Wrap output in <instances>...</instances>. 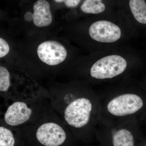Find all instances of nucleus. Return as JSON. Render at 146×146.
I'll return each mask as SVG.
<instances>
[{"label":"nucleus","instance_id":"obj_8","mask_svg":"<svg viewBox=\"0 0 146 146\" xmlns=\"http://www.w3.org/2000/svg\"><path fill=\"white\" fill-rule=\"evenodd\" d=\"M32 112V110L26 103L16 102L7 108L5 115V121L7 124L12 126L20 125L29 119Z\"/></svg>","mask_w":146,"mask_h":146},{"label":"nucleus","instance_id":"obj_16","mask_svg":"<svg viewBox=\"0 0 146 146\" xmlns=\"http://www.w3.org/2000/svg\"><path fill=\"white\" fill-rule=\"evenodd\" d=\"M24 18L26 21H31L33 19V14L30 11H28L25 14Z\"/></svg>","mask_w":146,"mask_h":146},{"label":"nucleus","instance_id":"obj_11","mask_svg":"<svg viewBox=\"0 0 146 146\" xmlns=\"http://www.w3.org/2000/svg\"><path fill=\"white\" fill-rule=\"evenodd\" d=\"M81 9L85 13L98 14L105 10L106 6L102 0H85L81 5Z\"/></svg>","mask_w":146,"mask_h":146},{"label":"nucleus","instance_id":"obj_9","mask_svg":"<svg viewBox=\"0 0 146 146\" xmlns=\"http://www.w3.org/2000/svg\"><path fill=\"white\" fill-rule=\"evenodd\" d=\"M33 22L36 26H48L52 21L50 5L46 0H38L33 6Z\"/></svg>","mask_w":146,"mask_h":146},{"label":"nucleus","instance_id":"obj_18","mask_svg":"<svg viewBox=\"0 0 146 146\" xmlns=\"http://www.w3.org/2000/svg\"><path fill=\"white\" fill-rule=\"evenodd\" d=\"M146 146V145H145V146Z\"/></svg>","mask_w":146,"mask_h":146},{"label":"nucleus","instance_id":"obj_1","mask_svg":"<svg viewBox=\"0 0 146 146\" xmlns=\"http://www.w3.org/2000/svg\"><path fill=\"white\" fill-rule=\"evenodd\" d=\"M65 91L63 100V115L65 124L75 129L95 133L99 106L96 90L91 86H86Z\"/></svg>","mask_w":146,"mask_h":146},{"label":"nucleus","instance_id":"obj_10","mask_svg":"<svg viewBox=\"0 0 146 146\" xmlns=\"http://www.w3.org/2000/svg\"><path fill=\"white\" fill-rule=\"evenodd\" d=\"M129 6L135 20L140 23L146 25L145 0H129Z\"/></svg>","mask_w":146,"mask_h":146},{"label":"nucleus","instance_id":"obj_17","mask_svg":"<svg viewBox=\"0 0 146 146\" xmlns=\"http://www.w3.org/2000/svg\"><path fill=\"white\" fill-rule=\"evenodd\" d=\"M56 2L58 3H61V2H64V1L65 0H54Z\"/></svg>","mask_w":146,"mask_h":146},{"label":"nucleus","instance_id":"obj_4","mask_svg":"<svg viewBox=\"0 0 146 146\" xmlns=\"http://www.w3.org/2000/svg\"><path fill=\"white\" fill-rule=\"evenodd\" d=\"M127 63L118 55L107 56L97 60L89 71L91 77L99 80L112 79L122 74L126 70Z\"/></svg>","mask_w":146,"mask_h":146},{"label":"nucleus","instance_id":"obj_14","mask_svg":"<svg viewBox=\"0 0 146 146\" xmlns=\"http://www.w3.org/2000/svg\"><path fill=\"white\" fill-rule=\"evenodd\" d=\"M10 48L7 42L0 37V58L5 56L9 52Z\"/></svg>","mask_w":146,"mask_h":146},{"label":"nucleus","instance_id":"obj_5","mask_svg":"<svg viewBox=\"0 0 146 146\" xmlns=\"http://www.w3.org/2000/svg\"><path fill=\"white\" fill-rule=\"evenodd\" d=\"M36 139L45 146H59L65 143L67 134L62 126L57 123H45L36 131Z\"/></svg>","mask_w":146,"mask_h":146},{"label":"nucleus","instance_id":"obj_3","mask_svg":"<svg viewBox=\"0 0 146 146\" xmlns=\"http://www.w3.org/2000/svg\"><path fill=\"white\" fill-rule=\"evenodd\" d=\"M131 121L106 124L98 121L95 127V134L109 146H134V136L129 128Z\"/></svg>","mask_w":146,"mask_h":146},{"label":"nucleus","instance_id":"obj_2","mask_svg":"<svg viewBox=\"0 0 146 146\" xmlns=\"http://www.w3.org/2000/svg\"><path fill=\"white\" fill-rule=\"evenodd\" d=\"M96 91L99 100L98 121L102 123L129 121L132 116L144 107L141 96L123 86Z\"/></svg>","mask_w":146,"mask_h":146},{"label":"nucleus","instance_id":"obj_15","mask_svg":"<svg viewBox=\"0 0 146 146\" xmlns=\"http://www.w3.org/2000/svg\"><path fill=\"white\" fill-rule=\"evenodd\" d=\"M80 0H65L64 2L65 5L69 7H73L78 5Z\"/></svg>","mask_w":146,"mask_h":146},{"label":"nucleus","instance_id":"obj_13","mask_svg":"<svg viewBox=\"0 0 146 146\" xmlns=\"http://www.w3.org/2000/svg\"><path fill=\"white\" fill-rule=\"evenodd\" d=\"M10 75L6 68L0 66V91L6 92L10 87Z\"/></svg>","mask_w":146,"mask_h":146},{"label":"nucleus","instance_id":"obj_12","mask_svg":"<svg viewBox=\"0 0 146 146\" xmlns=\"http://www.w3.org/2000/svg\"><path fill=\"white\" fill-rule=\"evenodd\" d=\"M15 141L11 131L0 126V146H14Z\"/></svg>","mask_w":146,"mask_h":146},{"label":"nucleus","instance_id":"obj_6","mask_svg":"<svg viewBox=\"0 0 146 146\" xmlns=\"http://www.w3.org/2000/svg\"><path fill=\"white\" fill-rule=\"evenodd\" d=\"M89 34L92 39L102 43H111L121 38V29L115 24L106 21H99L91 25Z\"/></svg>","mask_w":146,"mask_h":146},{"label":"nucleus","instance_id":"obj_7","mask_svg":"<svg viewBox=\"0 0 146 146\" xmlns=\"http://www.w3.org/2000/svg\"><path fill=\"white\" fill-rule=\"evenodd\" d=\"M37 54L41 61L49 65H56L66 59L67 52L65 47L54 41H46L38 46Z\"/></svg>","mask_w":146,"mask_h":146}]
</instances>
